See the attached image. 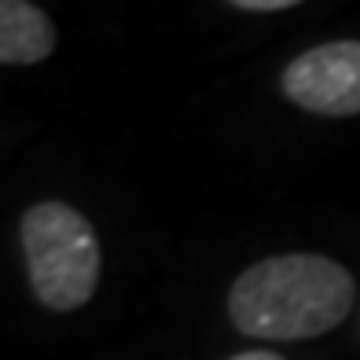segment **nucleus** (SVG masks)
I'll return each instance as SVG.
<instances>
[{
  "instance_id": "f257e3e1",
  "label": "nucleus",
  "mask_w": 360,
  "mask_h": 360,
  "mask_svg": "<svg viewBox=\"0 0 360 360\" xmlns=\"http://www.w3.org/2000/svg\"><path fill=\"white\" fill-rule=\"evenodd\" d=\"M356 280L323 254H276L243 269L228 287V320L261 342L320 338L349 316Z\"/></svg>"
},
{
  "instance_id": "39448f33",
  "label": "nucleus",
  "mask_w": 360,
  "mask_h": 360,
  "mask_svg": "<svg viewBox=\"0 0 360 360\" xmlns=\"http://www.w3.org/2000/svg\"><path fill=\"white\" fill-rule=\"evenodd\" d=\"M239 11H283V8H298L302 0H228Z\"/></svg>"
},
{
  "instance_id": "7ed1b4c3",
  "label": "nucleus",
  "mask_w": 360,
  "mask_h": 360,
  "mask_svg": "<svg viewBox=\"0 0 360 360\" xmlns=\"http://www.w3.org/2000/svg\"><path fill=\"white\" fill-rule=\"evenodd\" d=\"M280 92L320 118L360 114V41H327L290 59L280 74Z\"/></svg>"
},
{
  "instance_id": "f03ea898",
  "label": "nucleus",
  "mask_w": 360,
  "mask_h": 360,
  "mask_svg": "<svg viewBox=\"0 0 360 360\" xmlns=\"http://www.w3.org/2000/svg\"><path fill=\"white\" fill-rule=\"evenodd\" d=\"M22 257L37 302L52 313H74L89 305L103 272L96 228L67 202H37L19 224Z\"/></svg>"
},
{
  "instance_id": "423d86ee",
  "label": "nucleus",
  "mask_w": 360,
  "mask_h": 360,
  "mask_svg": "<svg viewBox=\"0 0 360 360\" xmlns=\"http://www.w3.org/2000/svg\"><path fill=\"white\" fill-rule=\"evenodd\" d=\"M232 360H283L280 353H269V349H250V353H236Z\"/></svg>"
},
{
  "instance_id": "20e7f679",
  "label": "nucleus",
  "mask_w": 360,
  "mask_h": 360,
  "mask_svg": "<svg viewBox=\"0 0 360 360\" xmlns=\"http://www.w3.org/2000/svg\"><path fill=\"white\" fill-rule=\"evenodd\" d=\"M56 52L52 19L30 0H0V63L34 67Z\"/></svg>"
}]
</instances>
